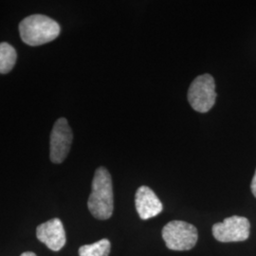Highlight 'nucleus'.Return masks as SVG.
Masks as SVG:
<instances>
[{"instance_id": "obj_1", "label": "nucleus", "mask_w": 256, "mask_h": 256, "mask_svg": "<svg viewBox=\"0 0 256 256\" xmlns=\"http://www.w3.org/2000/svg\"><path fill=\"white\" fill-rule=\"evenodd\" d=\"M88 207L92 216L97 220H108L113 214L114 196L112 178L104 167H99L95 172Z\"/></svg>"}, {"instance_id": "obj_2", "label": "nucleus", "mask_w": 256, "mask_h": 256, "mask_svg": "<svg viewBox=\"0 0 256 256\" xmlns=\"http://www.w3.org/2000/svg\"><path fill=\"white\" fill-rule=\"evenodd\" d=\"M60 32V25L54 19L43 14L30 16L19 24L20 37L30 46H41L50 43L59 36Z\"/></svg>"}, {"instance_id": "obj_3", "label": "nucleus", "mask_w": 256, "mask_h": 256, "mask_svg": "<svg viewBox=\"0 0 256 256\" xmlns=\"http://www.w3.org/2000/svg\"><path fill=\"white\" fill-rule=\"evenodd\" d=\"M162 238L166 247L172 250H189L196 246L198 234L192 224L174 220L164 227Z\"/></svg>"}, {"instance_id": "obj_4", "label": "nucleus", "mask_w": 256, "mask_h": 256, "mask_svg": "<svg viewBox=\"0 0 256 256\" xmlns=\"http://www.w3.org/2000/svg\"><path fill=\"white\" fill-rule=\"evenodd\" d=\"M216 99V84L212 75L203 74L192 81L188 90V101L194 110L206 113L214 106Z\"/></svg>"}, {"instance_id": "obj_5", "label": "nucleus", "mask_w": 256, "mask_h": 256, "mask_svg": "<svg viewBox=\"0 0 256 256\" xmlns=\"http://www.w3.org/2000/svg\"><path fill=\"white\" fill-rule=\"evenodd\" d=\"M250 224L246 218L232 216L212 226V236L223 243L241 242L250 236Z\"/></svg>"}, {"instance_id": "obj_6", "label": "nucleus", "mask_w": 256, "mask_h": 256, "mask_svg": "<svg viewBox=\"0 0 256 256\" xmlns=\"http://www.w3.org/2000/svg\"><path fill=\"white\" fill-rule=\"evenodd\" d=\"M74 134L66 119L60 118L55 122L50 134V156L54 164H62L68 155Z\"/></svg>"}, {"instance_id": "obj_7", "label": "nucleus", "mask_w": 256, "mask_h": 256, "mask_svg": "<svg viewBox=\"0 0 256 256\" xmlns=\"http://www.w3.org/2000/svg\"><path fill=\"white\" fill-rule=\"evenodd\" d=\"M36 236L40 242L54 252L60 250L66 241L64 226L59 218H52L39 225L36 229Z\"/></svg>"}, {"instance_id": "obj_8", "label": "nucleus", "mask_w": 256, "mask_h": 256, "mask_svg": "<svg viewBox=\"0 0 256 256\" xmlns=\"http://www.w3.org/2000/svg\"><path fill=\"white\" fill-rule=\"evenodd\" d=\"M136 210L142 220L155 218L162 212V203L148 186H140L135 196Z\"/></svg>"}, {"instance_id": "obj_9", "label": "nucleus", "mask_w": 256, "mask_h": 256, "mask_svg": "<svg viewBox=\"0 0 256 256\" xmlns=\"http://www.w3.org/2000/svg\"><path fill=\"white\" fill-rule=\"evenodd\" d=\"M18 54L8 43H0V74H9L16 63Z\"/></svg>"}, {"instance_id": "obj_10", "label": "nucleus", "mask_w": 256, "mask_h": 256, "mask_svg": "<svg viewBox=\"0 0 256 256\" xmlns=\"http://www.w3.org/2000/svg\"><path fill=\"white\" fill-rule=\"evenodd\" d=\"M111 244L108 239H102L90 245H84L79 248V256H108Z\"/></svg>"}, {"instance_id": "obj_11", "label": "nucleus", "mask_w": 256, "mask_h": 256, "mask_svg": "<svg viewBox=\"0 0 256 256\" xmlns=\"http://www.w3.org/2000/svg\"><path fill=\"white\" fill-rule=\"evenodd\" d=\"M250 189H252V192L254 194V196L256 198V174L254 176L252 182V184H250Z\"/></svg>"}, {"instance_id": "obj_12", "label": "nucleus", "mask_w": 256, "mask_h": 256, "mask_svg": "<svg viewBox=\"0 0 256 256\" xmlns=\"http://www.w3.org/2000/svg\"><path fill=\"white\" fill-rule=\"evenodd\" d=\"M20 256H36V254H34V252H24V254H22Z\"/></svg>"}]
</instances>
